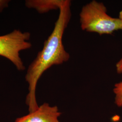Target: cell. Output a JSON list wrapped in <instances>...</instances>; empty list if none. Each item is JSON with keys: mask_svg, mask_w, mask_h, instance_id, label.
I'll return each mask as SVG.
<instances>
[{"mask_svg": "<svg viewBox=\"0 0 122 122\" xmlns=\"http://www.w3.org/2000/svg\"><path fill=\"white\" fill-rule=\"evenodd\" d=\"M71 1L66 0L59 10L58 17L52 33L28 68L25 79L28 84L29 92L26 96V104L29 113L35 111L39 107L36 100V90L42 75L52 66L60 65L70 59V54L65 50L62 38L71 18Z\"/></svg>", "mask_w": 122, "mask_h": 122, "instance_id": "obj_1", "label": "cell"}, {"mask_svg": "<svg viewBox=\"0 0 122 122\" xmlns=\"http://www.w3.org/2000/svg\"><path fill=\"white\" fill-rule=\"evenodd\" d=\"M80 23L83 31L96 33L100 35H111L122 30V21L110 16L103 2L92 0L84 5L80 11Z\"/></svg>", "mask_w": 122, "mask_h": 122, "instance_id": "obj_2", "label": "cell"}, {"mask_svg": "<svg viewBox=\"0 0 122 122\" xmlns=\"http://www.w3.org/2000/svg\"><path fill=\"white\" fill-rule=\"evenodd\" d=\"M30 34L15 30L11 33L0 36V56L10 61L19 71L25 69L20 52L30 48L32 44L29 42Z\"/></svg>", "mask_w": 122, "mask_h": 122, "instance_id": "obj_3", "label": "cell"}, {"mask_svg": "<svg viewBox=\"0 0 122 122\" xmlns=\"http://www.w3.org/2000/svg\"><path fill=\"white\" fill-rule=\"evenodd\" d=\"M61 113L57 106H50L44 103L33 112L17 118L15 122H60Z\"/></svg>", "mask_w": 122, "mask_h": 122, "instance_id": "obj_4", "label": "cell"}, {"mask_svg": "<svg viewBox=\"0 0 122 122\" xmlns=\"http://www.w3.org/2000/svg\"><path fill=\"white\" fill-rule=\"evenodd\" d=\"M66 1V0H28L25 1V5L44 14L52 10H59Z\"/></svg>", "mask_w": 122, "mask_h": 122, "instance_id": "obj_5", "label": "cell"}, {"mask_svg": "<svg viewBox=\"0 0 122 122\" xmlns=\"http://www.w3.org/2000/svg\"><path fill=\"white\" fill-rule=\"evenodd\" d=\"M114 97V103L118 107H122V80L116 83L113 89Z\"/></svg>", "mask_w": 122, "mask_h": 122, "instance_id": "obj_6", "label": "cell"}, {"mask_svg": "<svg viewBox=\"0 0 122 122\" xmlns=\"http://www.w3.org/2000/svg\"><path fill=\"white\" fill-rule=\"evenodd\" d=\"M116 69L118 74H122V57L116 63Z\"/></svg>", "mask_w": 122, "mask_h": 122, "instance_id": "obj_7", "label": "cell"}, {"mask_svg": "<svg viewBox=\"0 0 122 122\" xmlns=\"http://www.w3.org/2000/svg\"><path fill=\"white\" fill-rule=\"evenodd\" d=\"M9 1L6 0H0V12L8 6Z\"/></svg>", "mask_w": 122, "mask_h": 122, "instance_id": "obj_8", "label": "cell"}, {"mask_svg": "<svg viewBox=\"0 0 122 122\" xmlns=\"http://www.w3.org/2000/svg\"><path fill=\"white\" fill-rule=\"evenodd\" d=\"M119 18L122 21V10H121L119 14Z\"/></svg>", "mask_w": 122, "mask_h": 122, "instance_id": "obj_9", "label": "cell"}]
</instances>
